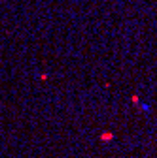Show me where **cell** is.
Wrapping results in <instances>:
<instances>
[{
    "instance_id": "6da1fadb",
    "label": "cell",
    "mask_w": 157,
    "mask_h": 158,
    "mask_svg": "<svg viewBox=\"0 0 157 158\" xmlns=\"http://www.w3.org/2000/svg\"><path fill=\"white\" fill-rule=\"evenodd\" d=\"M102 139H104V141H110V139H112V134H102Z\"/></svg>"
}]
</instances>
